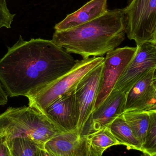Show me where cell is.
<instances>
[{
	"label": "cell",
	"mask_w": 156,
	"mask_h": 156,
	"mask_svg": "<svg viewBox=\"0 0 156 156\" xmlns=\"http://www.w3.org/2000/svg\"><path fill=\"white\" fill-rule=\"evenodd\" d=\"M43 114L63 132L78 130L80 111L76 90L54 101Z\"/></svg>",
	"instance_id": "obj_9"
},
{
	"label": "cell",
	"mask_w": 156,
	"mask_h": 156,
	"mask_svg": "<svg viewBox=\"0 0 156 156\" xmlns=\"http://www.w3.org/2000/svg\"><path fill=\"white\" fill-rule=\"evenodd\" d=\"M122 115L134 135L143 146L149 126V113L147 111L133 110L124 112Z\"/></svg>",
	"instance_id": "obj_15"
},
{
	"label": "cell",
	"mask_w": 156,
	"mask_h": 156,
	"mask_svg": "<svg viewBox=\"0 0 156 156\" xmlns=\"http://www.w3.org/2000/svg\"><path fill=\"white\" fill-rule=\"evenodd\" d=\"M8 102V95L3 89L0 82V105H5Z\"/></svg>",
	"instance_id": "obj_21"
},
{
	"label": "cell",
	"mask_w": 156,
	"mask_h": 156,
	"mask_svg": "<svg viewBox=\"0 0 156 156\" xmlns=\"http://www.w3.org/2000/svg\"><path fill=\"white\" fill-rule=\"evenodd\" d=\"M123 11L128 38L137 46L151 42L156 30V0H132Z\"/></svg>",
	"instance_id": "obj_5"
},
{
	"label": "cell",
	"mask_w": 156,
	"mask_h": 156,
	"mask_svg": "<svg viewBox=\"0 0 156 156\" xmlns=\"http://www.w3.org/2000/svg\"><path fill=\"white\" fill-rule=\"evenodd\" d=\"M151 42H153L156 44V30L154 34V37H153V39H152Z\"/></svg>",
	"instance_id": "obj_25"
},
{
	"label": "cell",
	"mask_w": 156,
	"mask_h": 156,
	"mask_svg": "<svg viewBox=\"0 0 156 156\" xmlns=\"http://www.w3.org/2000/svg\"><path fill=\"white\" fill-rule=\"evenodd\" d=\"M126 34L123 9L116 8L77 27L55 31L52 41L68 53L86 58L102 56L114 50L124 40Z\"/></svg>",
	"instance_id": "obj_2"
},
{
	"label": "cell",
	"mask_w": 156,
	"mask_h": 156,
	"mask_svg": "<svg viewBox=\"0 0 156 156\" xmlns=\"http://www.w3.org/2000/svg\"><path fill=\"white\" fill-rule=\"evenodd\" d=\"M149 156H156V154H155L151 155H149Z\"/></svg>",
	"instance_id": "obj_28"
},
{
	"label": "cell",
	"mask_w": 156,
	"mask_h": 156,
	"mask_svg": "<svg viewBox=\"0 0 156 156\" xmlns=\"http://www.w3.org/2000/svg\"><path fill=\"white\" fill-rule=\"evenodd\" d=\"M76 156H102L97 154L87 143L86 138L82 136L80 146Z\"/></svg>",
	"instance_id": "obj_20"
},
{
	"label": "cell",
	"mask_w": 156,
	"mask_h": 156,
	"mask_svg": "<svg viewBox=\"0 0 156 156\" xmlns=\"http://www.w3.org/2000/svg\"><path fill=\"white\" fill-rule=\"evenodd\" d=\"M136 48L126 46L115 48L106 54L94 110L105 101L113 90L134 56Z\"/></svg>",
	"instance_id": "obj_6"
},
{
	"label": "cell",
	"mask_w": 156,
	"mask_h": 156,
	"mask_svg": "<svg viewBox=\"0 0 156 156\" xmlns=\"http://www.w3.org/2000/svg\"><path fill=\"white\" fill-rule=\"evenodd\" d=\"M126 94L113 89L105 101L94 110L84 125L81 136L107 127L125 112Z\"/></svg>",
	"instance_id": "obj_8"
},
{
	"label": "cell",
	"mask_w": 156,
	"mask_h": 156,
	"mask_svg": "<svg viewBox=\"0 0 156 156\" xmlns=\"http://www.w3.org/2000/svg\"><path fill=\"white\" fill-rule=\"evenodd\" d=\"M62 132L46 115L29 106L9 107L0 114V144L24 138L44 149L48 141Z\"/></svg>",
	"instance_id": "obj_3"
},
{
	"label": "cell",
	"mask_w": 156,
	"mask_h": 156,
	"mask_svg": "<svg viewBox=\"0 0 156 156\" xmlns=\"http://www.w3.org/2000/svg\"><path fill=\"white\" fill-rule=\"evenodd\" d=\"M147 112L150 115L149 126L142 152L151 155L156 154V109Z\"/></svg>",
	"instance_id": "obj_18"
},
{
	"label": "cell",
	"mask_w": 156,
	"mask_h": 156,
	"mask_svg": "<svg viewBox=\"0 0 156 156\" xmlns=\"http://www.w3.org/2000/svg\"><path fill=\"white\" fill-rule=\"evenodd\" d=\"M12 156H38L39 147L24 138H16L6 143Z\"/></svg>",
	"instance_id": "obj_17"
},
{
	"label": "cell",
	"mask_w": 156,
	"mask_h": 156,
	"mask_svg": "<svg viewBox=\"0 0 156 156\" xmlns=\"http://www.w3.org/2000/svg\"><path fill=\"white\" fill-rule=\"evenodd\" d=\"M45 152H46V154L47 156H53L49 154H48V153H47V152H46V151H45Z\"/></svg>",
	"instance_id": "obj_26"
},
{
	"label": "cell",
	"mask_w": 156,
	"mask_h": 156,
	"mask_svg": "<svg viewBox=\"0 0 156 156\" xmlns=\"http://www.w3.org/2000/svg\"><path fill=\"white\" fill-rule=\"evenodd\" d=\"M82 138L77 129L63 132L48 141L44 149L53 156H76Z\"/></svg>",
	"instance_id": "obj_13"
},
{
	"label": "cell",
	"mask_w": 156,
	"mask_h": 156,
	"mask_svg": "<svg viewBox=\"0 0 156 156\" xmlns=\"http://www.w3.org/2000/svg\"><path fill=\"white\" fill-rule=\"evenodd\" d=\"M76 60L51 40L21 36L0 59V82L11 97L26 96L67 73Z\"/></svg>",
	"instance_id": "obj_1"
},
{
	"label": "cell",
	"mask_w": 156,
	"mask_h": 156,
	"mask_svg": "<svg viewBox=\"0 0 156 156\" xmlns=\"http://www.w3.org/2000/svg\"><path fill=\"white\" fill-rule=\"evenodd\" d=\"M15 16L8 9L6 0H0V28H11Z\"/></svg>",
	"instance_id": "obj_19"
},
{
	"label": "cell",
	"mask_w": 156,
	"mask_h": 156,
	"mask_svg": "<svg viewBox=\"0 0 156 156\" xmlns=\"http://www.w3.org/2000/svg\"><path fill=\"white\" fill-rule=\"evenodd\" d=\"M84 136L91 148L102 156L107 148L113 146L120 145L107 127Z\"/></svg>",
	"instance_id": "obj_16"
},
{
	"label": "cell",
	"mask_w": 156,
	"mask_h": 156,
	"mask_svg": "<svg viewBox=\"0 0 156 156\" xmlns=\"http://www.w3.org/2000/svg\"><path fill=\"white\" fill-rule=\"evenodd\" d=\"M38 156H47L45 151L43 148H39Z\"/></svg>",
	"instance_id": "obj_24"
},
{
	"label": "cell",
	"mask_w": 156,
	"mask_h": 156,
	"mask_svg": "<svg viewBox=\"0 0 156 156\" xmlns=\"http://www.w3.org/2000/svg\"><path fill=\"white\" fill-rule=\"evenodd\" d=\"M103 66V63L91 70L80 81L76 88L80 111L78 130L81 136L84 125L94 110Z\"/></svg>",
	"instance_id": "obj_10"
},
{
	"label": "cell",
	"mask_w": 156,
	"mask_h": 156,
	"mask_svg": "<svg viewBox=\"0 0 156 156\" xmlns=\"http://www.w3.org/2000/svg\"><path fill=\"white\" fill-rule=\"evenodd\" d=\"M107 127L118 141L120 145L126 146L128 149L142 152V144L134 135L122 114L116 118Z\"/></svg>",
	"instance_id": "obj_14"
},
{
	"label": "cell",
	"mask_w": 156,
	"mask_h": 156,
	"mask_svg": "<svg viewBox=\"0 0 156 156\" xmlns=\"http://www.w3.org/2000/svg\"><path fill=\"white\" fill-rule=\"evenodd\" d=\"M151 84H152V87L153 88L154 99L155 103V109H156V73H155Z\"/></svg>",
	"instance_id": "obj_23"
},
{
	"label": "cell",
	"mask_w": 156,
	"mask_h": 156,
	"mask_svg": "<svg viewBox=\"0 0 156 156\" xmlns=\"http://www.w3.org/2000/svg\"><path fill=\"white\" fill-rule=\"evenodd\" d=\"M141 156H149V155L147 154H143Z\"/></svg>",
	"instance_id": "obj_27"
},
{
	"label": "cell",
	"mask_w": 156,
	"mask_h": 156,
	"mask_svg": "<svg viewBox=\"0 0 156 156\" xmlns=\"http://www.w3.org/2000/svg\"><path fill=\"white\" fill-rule=\"evenodd\" d=\"M108 0H90L76 12L68 15L56 24L55 31H62L86 23L97 19L107 12Z\"/></svg>",
	"instance_id": "obj_12"
},
{
	"label": "cell",
	"mask_w": 156,
	"mask_h": 156,
	"mask_svg": "<svg viewBox=\"0 0 156 156\" xmlns=\"http://www.w3.org/2000/svg\"><path fill=\"white\" fill-rule=\"evenodd\" d=\"M156 69H152L138 80L126 93L125 112L133 110L148 111L155 107L152 80Z\"/></svg>",
	"instance_id": "obj_11"
},
{
	"label": "cell",
	"mask_w": 156,
	"mask_h": 156,
	"mask_svg": "<svg viewBox=\"0 0 156 156\" xmlns=\"http://www.w3.org/2000/svg\"><path fill=\"white\" fill-rule=\"evenodd\" d=\"M104 59L99 56L76 60L74 67L67 73L50 84L28 94L26 96L29 101L28 106L43 113L54 101L75 90L83 78L103 63Z\"/></svg>",
	"instance_id": "obj_4"
},
{
	"label": "cell",
	"mask_w": 156,
	"mask_h": 156,
	"mask_svg": "<svg viewBox=\"0 0 156 156\" xmlns=\"http://www.w3.org/2000/svg\"><path fill=\"white\" fill-rule=\"evenodd\" d=\"M10 150L6 143L0 144V156H11Z\"/></svg>",
	"instance_id": "obj_22"
},
{
	"label": "cell",
	"mask_w": 156,
	"mask_h": 156,
	"mask_svg": "<svg viewBox=\"0 0 156 156\" xmlns=\"http://www.w3.org/2000/svg\"><path fill=\"white\" fill-rule=\"evenodd\" d=\"M136 48L134 56L114 89L126 94L146 73L152 69H156V44L145 42Z\"/></svg>",
	"instance_id": "obj_7"
},
{
	"label": "cell",
	"mask_w": 156,
	"mask_h": 156,
	"mask_svg": "<svg viewBox=\"0 0 156 156\" xmlns=\"http://www.w3.org/2000/svg\"><path fill=\"white\" fill-rule=\"evenodd\" d=\"M11 156H12V155H11Z\"/></svg>",
	"instance_id": "obj_29"
}]
</instances>
